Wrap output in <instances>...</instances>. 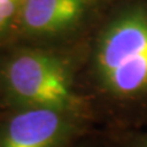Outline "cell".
Wrapping results in <instances>:
<instances>
[{
	"label": "cell",
	"instance_id": "3957f363",
	"mask_svg": "<svg viewBox=\"0 0 147 147\" xmlns=\"http://www.w3.org/2000/svg\"><path fill=\"white\" fill-rule=\"evenodd\" d=\"M105 0H24L18 33L33 45L67 48L90 26Z\"/></svg>",
	"mask_w": 147,
	"mask_h": 147
},
{
	"label": "cell",
	"instance_id": "277c9868",
	"mask_svg": "<svg viewBox=\"0 0 147 147\" xmlns=\"http://www.w3.org/2000/svg\"><path fill=\"white\" fill-rule=\"evenodd\" d=\"M96 129L88 118L72 112L12 109L0 126V147H70Z\"/></svg>",
	"mask_w": 147,
	"mask_h": 147
},
{
	"label": "cell",
	"instance_id": "7a4b0ae2",
	"mask_svg": "<svg viewBox=\"0 0 147 147\" xmlns=\"http://www.w3.org/2000/svg\"><path fill=\"white\" fill-rule=\"evenodd\" d=\"M0 88L11 109L65 110L91 120L64 48L28 44L12 50L0 65Z\"/></svg>",
	"mask_w": 147,
	"mask_h": 147
},
{
	"label": "cell",
	"instance_id": "52a82bcc",
	"mask_svg": "<svg viewBox=\"0 0 147 147\" xmlns=\"http://www.w3.org/2000/svg\"><path fill=\"white\" fill-rule=\"evenodd\" d=\"M0 3H20V4H24V0H0Z\"/></svg>",
	"mask_w": 147,
	"mask_h": 147
},
{
	"label": "cell",
	"instance_id": "6da1fadb",
	"mask_svg": "<svg viewBox=\"0 0 147 147\" xmlns=\"http://www.w3.org/2000/svg\"><path fill=\"white\" fill-rule=\"evenodd\" d=\"M64 49L98 130L147 129V0H105L84 33Z\"/></svg>",
	"mask_w": 147,
	"mask_h": 147
},
{
	"label": "cell",
	"instance_id": "8992f818",
	"mask_svg": "<svg viewBox=\"0 0 147 147\" xmlns=\"http://www.w3.org/2000/svg\"><path fill=\"white\" fill-rule=\"evenodd\" d=\"M70 147H113V142L108 132L96 129L77 140Z\"/></svg>",
	"mask_w": 147,
	"mask_h": 147
},
{
	"label": "cell",
	"instance_id": "5b68a950",
	"mask_svg": "<svg viewBox=\"0 0 147 147\" xmlns=\"http://www.w3.org/2000/svg\"><path fill=\"white\" fill-rule=\"evenodd\" d=\"M109 135L113 147H147V129Z\"/></svg>",
	"mask_w": 147,
	"mask_h": 147
}]
</instances>
